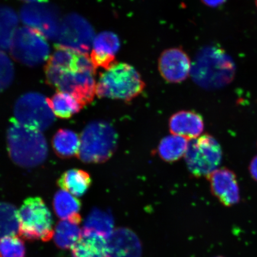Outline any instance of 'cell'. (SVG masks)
<instances>
[{
  "mask_svg": "<svg viewBox=\"0 0 257 257\" xmlns=\"http://www.w3.org/2000/svg\"><path fill=\"white\" fill-rule=\"evenodd\" d=\"M15 70L9 57L0 50V92L7 89L14 81Z\"/></svg>",
  "mask_w": 257,
  "mask_h": 257,
  "instance_id": "cell-28",
  "label": "cell"
},
{
  "mask_svg": "<svg viewBox=\"0 0 257 257\" xmlns=\"http://www.w3.org/2000/svg\"><path fill=\"white\" fill-rule=\"evenodd\" d=\"M14 114L19 123L41 133L55 121V115L47 98L37 92H28L20 96L16 102Z\"/></svg>",
  "mask_w": 257,
  "mask_h": 257,
  "instance_id": "cell-8",
  "label": "cell"
},
{
  "mask_svg": "<svg viewBox=\"0 0 257 257\" xmlns=\"http://www.w3.org/2000/svg\"><path fill=\"white\" fill-rule=\"evenodd\" d=\"M95 32L87 20L77 14L66 16L57 38L58 44L82 54H88L95 39Z\"/></svg>",
  "mask_w": 257,
  "mask_h": 257,
  "instance_id": "cell-10",
  "label": "cell"
},
{
  "mask_svg": "<svg viewBox=\"0 0 257 257\" xmlns=\"http://www.w3.org/2000/svg\"><path fill=\"white\" fill-rule=\"evenodd\" d=\"M234 66L224 51L216 47L203 48L197 54L191 67L193 80L206 89L218 88L233 79Z\"/></svg>",
  "mask_w": 257,
  "mask_h": 257,
  "instance_id": "cell-2",
  "label": "cell"
},
{
  "mask_svg": "<svg viewBox=\"0 0 257 257\" xmlns=\"http://www.w3.org/2000/svg\"><path fill=\"white\" fill-rule=\"evenodd\" d=\"M211 192L221 204L233 206L240 201V191L236 176L229 169H217L207 177Z\"/></svg>",
  "mask_w": 257,
  "mask_h": 257,
  "instance_id": "cell-13",
  "label": "cell"
},
{
  "mask_svg": "<svg viewBox=\"0 0 257 257\" xmlns=\"http://www.w3.org/2000/svg\"><path fill=\"white\" fill-rule=\"evenodd\" d=\"M142 246L133 231L115 229L107 238V257H141Z\"/></svg>",
  "mask_w": 257,
  "mask_h": 257,
  "instance_id": "cell-15",
  "label": "cell"
},
{
  "mask_svg": "<svg viewBox=\"0 0 257 257\" xmlns=\"http://www.w3.org/2000/svg\"><path fill=\"white\" fill-rule=\"evenodd\" d=\"M57 184L62 190L76 197H80L85 194L91 186L92 179L84 170L73 169L64 172L58 179Z\"/></svg>",
  "mask_w": 257,
  "mask_h": 257,
  "instance_id": "cell-18",
  "label": "cell"
},
{
  "mask_svg": "<svg viewBox=\"0 0 257 257\" xmlns=\"http://www.w3.org/2000/svg\"><path fill=\"white\" fill-rule=\"evenodd\" d=\"M249 170L253 179L257 182V156L255 157L250 162Z\"/></svg>",
  "mask_w": 257,
  "mask_h": 257,
  "instance_id": "cell-29",
  "label": "cell"
},
{
  "mask_svg": "<svg viewBox=\"0 0 257 257\" xmlns=\"http://www.w3.org/2000/svg\"><path fill=\"white\" fill-rule=\"evenodd\" d=\"M189 140L186 138L171 135L164 138L158 146L157 153L160 158L166 162H175L185 156Z\"/></svg>",
  "mask_w": 257,
  "mask_h": 257,
  "instance_id": "cell-22",
  "label": "cell"
},
{
  "mask_svg": "<svg viewBox=\"0 0 257 257\" xmlns=\"http://www.w3.org/2000/svg\"><path fill=\"white\" fill-rule=\"evenodd\" d=\"M81 205L78 198L62 189L54 196V210L61 219L82 220L79 214Z\"/></svg>",
  "mask_w": 257,
  "mask_h": 257,
  "instance_id": "cell-20",
  "label": "cell"
},
{
  "mask_svg": "<svg viewBox=\"0 0 257 257\" xmlns=\"http://www.w3.org/2000/svg\"><path fill=\"white\" fill-rule=\"evenodd\" d=\"M47 76L48 84L71 95L83 107L91 104L96 94V70L60 72L55 69Z\"/></svg>",
  "mask_w": 257,
  "mask_h": 257,
  "instance_id": "cell-7",
  "label": "cell"
},
{
  "mask_svg": "<svg viewBox=\"0 0 257 257\" xmlns=\"http://www.w3.org/2000/svg\"><path fill=\"white\" fill-rule=\"evenodd\" d=\"M218 257H221V256H218Z\"/></svg>",
  "mask_w": 257,
  "mask_h": 257,
  "instance_id": "cell-33",
  "label": "cell"
},
{
  "mask_svg": "<svg viewBox=\"0 0 257 257\" xmlns=\"http://www.w3.org/2000/svg\"><path fill=\"white\" fill-rule=\"evenodd\" d=\"M22 1H24L30 3L48 2V0H22Z\"/></svg>",
  "mask_w": 257,
  "mask_h": 257,
  "instance_id": "cell-31",
  "label": "cell"
},
{
  "mask_svg": "<svg viewBox=\"0 0 257 257\" xmlns=\"http://www.w3.org/2000/svg\"><path fill=\"white\" fill-rule=\"evenodd\" d=\"M19 19L14 10L7 6H0V49L11 47L18 27Z\"/></svg>",
  "mask_w": 257,
  "mask_h": 257,
  "instance_id": "cell-24",
  "label": "cell"
},
{
  "mask_svg": "<svg viewBox=\"0 0 257 257\" xmlns=\"http://www.w3.org/2000/svg\"><path fill=\"white\" fill-rule=\"evenodd\" d=\"M80 146V139L78 134L67 128H60L53 138V150L61 159L78 157Z\"/></svg>",
  "mask_w": 257,
  "mask_h": 257,
  "instance_id": "cell-19",
  "label": "cell"
},
{
  "mask_svg": "<svg viewBox=\"0 0 257 257\" xmlns=\"http://www.w3.org/2000/svg\"><path fill=\"white\" fill-rule=\"evenodd\" d=\"M7 144L10 157L22 168H35L47 159L48 149L44 135L19 123L14 117L10 120Z\"/></svg>",
  "mask_w": 257,
  "mask_h": 257,
  "instance_id": "cell-1",
  "label": "cell"
},
{
  "mask_svg": "<svg viewBox=\"0 0 257 257\" xmlns=\"http://www.w3.org/2000/svg\"><path fill=\"white\" fill-rule=\"evenodd\" d=\"M226 1L227 0H201L205 5L213 8L223 5Z\"/></svg>",
  "mask_w": 257,
  "mask_h": 257,
  "instance_id": "cell-30",
  "label": "cell"
},
{
  "mask_svg": "<svg viewBox=\"0 0 257 257\" xmlns=\"http://www.w3.org/2000/svg\"><path fill=\"white\" fill-rule=\"evenodd\" d=\"M91 60L95 69L102 67L105 70L114 65L115 54L119 50V38L113 32L105 31L95 37L92 44Z\"/></svg>",
  "mask_w": 257,
  "mask_h": 257,
  "instance_id": "cell-14",
  "label": "cell"
},
{
  "mask_svg": "<svg viewBox=\"0 0 257 257\" xmlns=\"http://www.w3.org/2000/svg\"><path fill=\"white\" fill-rule=\"evenodd\" d=\"M47 102L54 115L63 119L72 117L83 107L73 96L61 91L47 98Z\"/></svg>",
  "mask_w": 257,
  "mask_h": 257,
  "instance_id": "cell-23",
  "label": "cell"
},
{
  "mask_svg": "<svg viewBox=\"0 0 257 257\" xmlns=\"http://www.w3.org/2000/svg\"><path fill=\"white\" fill-rule=\"evenodd\" d=\"M78 158L85 163L107 162L117 149L118 136L113 127L105 121L90 122L80 136Z\"/></svg>",
  "mask_w": 257,
  "mask_h": 257,
  "instance_id": "cell-4",
  "label": "cell"
},
{
  "mask_svg": "<svg viewBox=\"0 0 257 257\" xmlns=\"http://www.w3.org/2000/svg\"><path fill=\"white\" fill-rule=\"evenodd\" d=\"M146 84L139 72L130 64L115 63L105 70L96 85V94L99 98L131 101L139 95Z\"/></svg>",
  "mask_w": 257,
  "mask_h": 257,
  "instance_id": "cell-3",
  "label": "cell"
},
{
  "mask_svg": "<svg viewBox=\"0 0 257 257\" xmlns=\"http://www.w3.org/2000/svg\"><path fill=\"white\" fill-rule=\"evenodd\" d=\"M114 221L111 214L95 208L86 217L83 229L95 231L108 238L113 232Z\"/></svg>",
  "mask_w": 257,
  "mask_h": 257,
  "instance_id": "cell-25",
  "label": "cell"
},
{
  "mask_svg": "<svg viewBox=\"0 0 257 257\" xmlns=\"http://www.w3.org/2000/svg\"><path fill=\"white\" fill-rule=\"evenodd\" d=\"M81 220H62L57 224L54 230V242L59 248L72 249L81 236Z\"/></svg>",
  "mask_w": 257,
  "mask_h": 257,
  "instance_id": "cell-21",
  "label": "cell"
},
{
  "mask_svg": "<svg viewBox=\"0 0 257 257\" xmlns=\"http://www.w3.org/2000/svg\"><path fill=\"white\" fill-rule=\"evenodd\" d=\"M21 18L25 25L40 32L50 40H57L61 22L57 9L47 3H33L21 11Z\"/></svg>",
  "mask_w": 257,
  "mask_h": 257,
  "instance_id": "cell-11",
  "label": "cell"
},
{
  "mask_svg": "<svg viewBox=\"0 0 257 257\" xmlns=\"http://www.w3.org/2000/svg\"><path fill=\"white\" fill-rule=\"evenodd\" d=\"M190 59L182 48H172L164 51L159 59V70L167 82L181 83L191 74Z\"/></svg>",
  "mask_w": 257,
  "mask_h": 257,
  "instance_id": "cell-12",
  "label": "cell"
},
{
  "mask_svg": "<svg viewBox=\"0 0 257 257\" xmlns=\"http://www.w3.org/2000/svg\"><path fill=\"white\" fill-rule=\"evenodd\" d=\"M19 234L29 240L47 242L53 237V220L43 199H26L18 210Z\"/></svg>",
  "mask_w": 257,
  "mask_h": 257,
  "instance_id": "cell-5",
  "label": "cell"
},
{
  "mask_svg": "<svg viewBox=\"0 0 257 257\" xmlns=\"http://www.w3.org/2000/svg\"><path fill=\"white\" fill-rule=\"evenodd\" d=\"M185 157L189 171L193 176L208 177L218 169L222 159V151L214 137L205 134L189 140Z\"/></svg>",
  "mask_w": 257,
  "mask_h": 257,
  "instance_id": "cell-6",
  "label": "cell"
},
{
  "mask_svg": "<svg viewBox=\"0 0 257 257\" xmlns=\"http://www.w3.org/2000/svg\"><path fill=\"white\" fill-rule=\"evenodd\" d=\"M10 48L16 60L29 66L39 65L48 59L50 54L46 38L30 27L16 30Z\"/></svg>",
  "mask_w": 257,
  "mask_h": 257,
  "instance_id": "cell-9",
  "label": "cell"
},
{
  "mask_svg": "<svg viewBox=\"0 0 257 257\" xmlns=\"http://www.w3.org/2000/svg\"><path fill=\"white\" fill-rule=\"evenodd\" d=\"M170 133L188 140L195 139L202 133L204 128L203 118L195 111H180L170 118Z\"/></svg>",
  "mask_w": 257,
  "mask_h": 257,
  "instance_id": "cell-16",
  "label": "cell"
},
{
  "mask_svg": "<svg viewBox=\"0 0 257 257\" xmlns=\"http://www.w3.org/2000/svg\"><path fill=\"white\" fill-rule=\"evenodd\" d=\"M71 249L72 257H107V239L95 231L83 229Z\"/></svg>",
  "mask_w": 257,
  "mask_h": 257,
  "instance_id": "cell-17",
  "label": "cell"
},
{
  "mask_svg": "<svg viewBox=\"0 0 257 257\" xmlns=\"http://www.w3.org/2000/svg\"><path fill=\"white\" fill-rule=\"evenodd\" d=\"M256 8H257V0H256Z\"/></svg>",
  "mask_w": 257,
  "mask_h": 257,
  "instance_id": "cell-32",
  "label": "cell"
},
{
  "mask_svg": "<svg viewBox=\"0 0 257 257\" xmlns=\"http://www.w3.org/2000/svg\"><path fill=\"white\" fill-rule=\"evenodd\" d=\"M19 233L18 211L15 205L0 202V239Z\"/></svg>",
  "mask_w": 257,
  "mask_h": 257,
  "instance_id": "cell-26",
  "label": "cell"
},
{
  "mask_svg": "<svg viewBox=\"0 0 257 257\" xmlns=\"http://www.w3.org/2000/svg\"><path fill=\"white\" fill-rule=\"evenodd\" d=\"M25 252L24 241L17 235L0 239V257H25Z\"/></svg>",
  "mask_w": 257,
  "mask_h": 257,
  "instance_id": "cell-27",
  "label": "cell"
}]
</instances>
